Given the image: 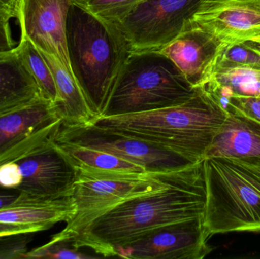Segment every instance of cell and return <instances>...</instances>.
Here are the masks:
<instances>
[{"label": "cell", "instance_id": "1", "mask_svg": "<svg viewBox=\"0 0 260 259\" xmlns=\"http://www.w3.org/2000/svg\"><path fill=\"white\" fill-rule=\"evenodd\" d=\"M203 161L183 169L166 187L117 204L69 241L104 257L156 228L203 217L206 190Z\"/></svg>", "mask_w": 260, "mask_h": 259}, {"label": "cell", "instance_id": "2", "mask_svg": "<svg viewBox=\"0 0 260 259\" xmlns=\"http://www.w3.org/2000/svg\"><path fill=\"white\" fill-rule=\"evenodd\" d=\"M227 116L203 88H197L193 97L183 104L98 117L89 123L168 147L201 162Z\"/></svg>", "mask_w": 260, "mask_h": 259}, {"label": "cell", "instance_id": "3", "mask_svg": "<svg viewBox=\"0 0 260 259\" xmlns=\"http://www.w3.org/2000/svg\"><path fill=\"white\" fill-rule=\"evenodd\" d=\"M72 70L94 119L102 116L132 50L118 25L73 2L67 21Z\"/></svg>", "mask_w": 260, "mask_h": 259}, {"label": "cell", "instance_id": "4", "mask_svg": "<svg viewBox=\"0 0 260 259\" xmlns=\"http://www.w3.org/2000/svg\"><path fill=\"white\" fill-rule=\"evenodd\" d=\"M208 234L260 233V166L226 158L203 160Z\"/></svg>", "mask_w": 260, "mask_h": 259}, {"label": "cell", "instance_id": "5", "mask_svg": "<svg viewBox=\"0 0 260 259\" xmlns=\"http://www.w3.org/2000/svg\"><path fill=\"white\" fill-rule=\"evenodd\" d=\"M197 90L180 68L157 50L131 52L101 117L183 104L193 97Z\"/></svg>", "mask_w": 260, "mask_h": 259}, {"label": "cell", "instance_id": "6", "mask_svg": "<svg viewBox=\"0 0 260 259\" xmlns=\"http://www.w3.org/2000/svg\"><path fill=\"white\" fill-rule=\"evenodd\" d=\"M181 170L156 173H95L77 170L70 194L76 205V214L53 238L70 240L110 208L123 201L164 188Z\"/></svg>", "mask_w": 260, "mask_h": 259}, {"label": "cell", "instance_id": "7", "mask_svg": "<svg viewBox=\"0 0 260 259\" xmlns=\"http://www.w3.org/2000/svg\"><path fill=\"white\" fill-rule=\"evenodd\" d=\"M54 141L108 152L141 166L148 173H169L199 163L168 147L91 123L67 125L62 123L55 135Z\"/></svg>", "mask_w": 260, "mask_h": 259}, {"label": "cell", "instance_id": "8", "mask_svg": "<svg viewBox=\"0 0 260 259\" xmlns=\"http://www.w3.org/2000/svg\"><path fill=\"white\" fill-rule=\"evenodd\" d=\"M203 0H144L117 24L132 52L159 50L175 39Z\"/></svg>", "mask_w": 260, "mask_h": 259}, {"label": "cell", "instance_id": "9", "mask_svg": "<svg viewBox=\"0 0 260 259\" xmlns=\"http://www.w3.org/2000/svg\"><path fill=\"white\" fill-rule=\"evenodd\" d=\"M62 120L42 96L0 115V166L16 161L54 138Z\"/></svg>", "mask_w": 260, "mask_h": 259}, {"label": "cell", "instance_id": "10", "mask_svg": "<svg viewBox=\"0 0 260 259\" xmlns=\"http://www.w3.org/2000/svg\"><path fill=\"white\" fill-rule=\"evenodd\" d=\"M203 217L156 228L116 248L113 257L130 259H203L213 250Z\"/></svg>", "mask_w": 260, "mask_h": 259}, {"label": "cell", "instance_id": "11", "mask_svg": "<svg viewBox=\"0 0 260 259\" xmlns=\"http://www.w3.org/2000/svg\"><path fill=\"white\" fill-rule=\"evenodd\" d=\"M53 138L14 161L20 176L17 190L27 202L54 200L71 194L77 169Z\"/></svg>", "mask_w": 260, "mask_h": 259}, {"label": "cell", "instance_id": "12", "mask_svg": "<svg viewBox=\"0 0 260 259\" xmlns=\"http://www.w3.org/2000/svg\"><path fill=\"white\" fill-rule=\"evenodd\" d=\"M73 2L22 0L18 18L21 38L30 41L40 51L57 57L71 72L73 70L67 47V21Z\"/></svg>", "mask_w": 260, "mask_h": 259}, {"label": "cell", "instance_id": "13", "mask_svg": "<svg viewBox=\"0 0 260 259\" xmlns=\"http://www.w3.org/2000/svg\"><path fill=\"white\" fill-rule=\"evenodd\" d=\"M227 44L260 40V0H203L188 21Z\"/></svg>", "mask_w": 260, "mask_h": 259}, {"label": "cell", "instance_id": "14", "mask_svg": "<svg viewBox=\"0 0 260 259\" xmlns=\"http://www.w3.org/2000/svg\"><path fill=\"white\" fill-rule=\"evenodd\" d=\"M227 45L209 32L187 23L175 39L157 51L180 68L193 88H200Z\"/></svg>", "mask_w": 260, "mask_h": 259}, {"label": "cell", "instance_id": "15", "mask_svg": "<svg viewBox=\"0 0 260 259\" xmlns=\"http://www.w3.org/2000/svg\"><path fill=\"white\" fill-rule=\"evenodd\" d=\"M226 158L260 166V123L244 116L228 114L206 151L205 158Z\"/></svg>", "mask_w": 260, "mask_h": 259}, {"label": "cell", "instance_id": "16", "mask_svg": "<svg viewBox=\"0 0 260 259\" xmlns=\"http://www.w3.org/2000/svg\"><path fill=\"white\" fill-rule=\"evenodd\" d=\"M50 67L54 79L58 101L56 108L62 123L87 124L94 120L85 94L73 72L53 55L40 51Z\"/></svg>", "mask_w": 260, "mask_h": 259}, {"label": "cell", "instance_id": "17", "mask_svg": "<svg viewBox=\"0 0 260 259\" xmlns=\"http://www.w3.org/2000/svg\"><path fill=\"white\" fill-rule=\"evenodd\" d=\"M40 96L38 85L15 50L0 55V115Z\"/></svg>", "mask_w": 260, "mask_h": 259}, {"label": "cell", "instance_id": "18", "mask_svg": "<svg viewBox=\"0 0 260 259\" xmlns=\"http://www.w3.org/2000/svg\"><path fill=\"white\" fill-rule=\"evenodd\" d=\"M200 88L217 103L232 97H260V68L215 64Z\"/></svg>", "mask_w": 260, "mask_h": 259}, {"label": "cell", "instance_id": "19", "mask_svg": "<svg viewBox=\"0 0 260 259\" xmlns=\"http://www.w3.org/2000/svg\"><path fill=\"white\" fill-rule=\"evenodd\" d=\"M76 212L70 196L47 201L17 203L0 210V221L21 225H44L51 228L61 221H70Z\"/></svg>", "mask_w": 260, "mask_h": 259}, {"label": "cell", "instance_id": "20", "mask_svg": "<svg viewBox=\"0 0 260 259\" xmlns=\"http://www.w3.org/2000/svg\"><path fill=\"white\" fill-rule=\"evenodd\" d=\"M54 142L68 157L78 171L95 173H148L141 166L103 151L69 143Z\"/></svg>", "mask_w": 260, "mask_h": 259}, {"label": "cell", "instance_id": "21", "mask_svg": "<svg viewBox=\"0 0 260 259\" xmlns=\"http://www.w3.org/2000/svg\"><path fill=\"white\" fill-rule=\"evenodd\" d=\"M15 51L24 68L38 85L41 95L56 105L58 94L54 79L40 50L30 41L21 38Z\"/></svg>", "mask_w": 260, "mask_h": 259}, {"label": "cell", "instance_id": "22", "mask_svg": "<svg viewBox=\"0 0 260 259\" xmlns=\"http://www.w3.org/2000/svg\"><path fill=\"white\" fill-rule=\"evenodd\" d=\"M144 0H76L75 3L105 22L119 24Z\"/></svg>", "mask_w": 260, "mask_h": 259}, {"label": "cell", "instance_id": "23", "mask_svg": "<svg viewBox=\"0 0 260 259\" xmlns=\"http://www.w3.org/2000/svg\"><path fill=\"white\" fill-rule=\"evenodd\" d=\"M215 64L260 68V44L249 41L229 44L223 49Z\"/></svg>", "mask_w": 260, "mask_h": 259}, {"label": "cell", "instance_id": "24", "mask_svg": "<svg viewBox=\"0 0 260 259\" xmlns=\"http://www.w3.org/2000/svg\"><path fill=\"white\" fill-rule=\"evenodd\" d=\"M98 258L90 256L75 247L67 240L53 238L49 243L28 251L24 258L85 259Z\"/></svg>", "mask_w": 260, "mask_h": 259}, {"label": "cell", "instance_id": "25", "mask_svg": "<svg viewBox=\"0 0 260 259\" xmlns=\"http://www.w3.org/2000/svg\"><path fill=\"white\" fill-rule=\"evenodd\" d=\"M35 233L11 234L0 237V259H24Z\"/></svg>", "mask_w": 260, "mask_h": 259}, {"label": "cell", "instance_id": "26", "mask_svg": "<svg viewBox=\"0 0 260 259\" xmlns=\"http://www.w3.org/2000/svg\"><path fill=\"white\" fill-rule=\"evenodd\" d=\"M218 104L227 114L244 116L260 123V97H232Z\"/></svg>", "mask_w": 260, "mask_h": 259}, {"label": "cell", "instance_id": "27", "mask_svg": "<svg viewBox=\"0 0 260 259\" xmlns=\"http://www.w3.org/2000/svg\"><path fill=\"white\" fill-rule=\"evenodd\" d=\"M50 228L44 225H21V224L5 223L0 221V237L11 234L37 233L47 231Z\"/></svg>", "mask_w": 260, "mask_h": 259}, {"label": "cell", "instance_id": "28", "mask_svg": "<svg viewBox=\"0 0 260 259\" xmlns=\"http://www.w3.org/2000/svg\"><path fill=\"white\" fill-rule=\"evenodd\" d=\"M17 45L12 36L9 21L0 20V54L13 52Z\"/></svg>", "mask_w": 260, "mask_h": 259}, {"label": "cell", "instance_id": "29", "mask_svg": "<svg viewBox=\"0 0 260 259\" xmlns=\"http://www.w3.org/2000/svg\"><path fill=\"white\" fill-rule=\"evenodd\" d=\"M22 0H0V20L9 21L12 18L18 20Z\"/></svg>", "mask_w": 260, "mask_h": 259}, {"label": "cell", "instance_id": "30", "mask_svg": "<svg viewBox=\"0 0 260 259\" xmlns=\"http://www.w3.org/2000/svg\"><path fill=\"white\" fill-rule=\"evenodd\" d=\"M21 193L16 190L4 188L0 186V210L13 206L17 203H23Z\"/></svg>", "mask_w": 260, "mask_h": 259}, {"label": "cell", "instance_id": "31", "mask_svg": "<svg viewBox=\"0 0 260 259\" xmlns=\"http://www.w3.org/2000/svg\"><path fill=\"white\" fill-rule=\"evenodd\" d=\"M258 43H259V44H260V40H259V41H258Z\"/></svg>", "mask_w": 260, "mask_h": 259}, {"label": "cell", "instance_id": "32", "mask_svg": "<svg viewBox=\"0 0 260 259\" xmlns=\"http://www.w3.org/2000/svg\"><path fill=\"white\" fill-rule=\"evenodd\" d=\"M73 1H76V0H73Z\"/></svg>", "mask_w": 260, "mask_h": 259}, {"label": "cell", "instance_id": "33", "mask_svg": "<svg viewBox=\"0 0 260 259\" xmlns=\"http://www.w3.org/2000/svg\"><path fill=\"white\" fill-rule=\"evenodd\" d=\"M0 55H1V54H0Z\"/></svg>", "mask_w": 260, "mask_h": 259}]
</instances>
